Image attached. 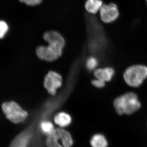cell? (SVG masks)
Masks as SVG:
<instances>
[{"label": "cell", "mask_w": 147, "mask_h": 147, "mask_svg": "<svg viewBox=\"0 0 147 147\" xmlns=\"http://www.w3.org/2000/svg\"><path fill=\"white\" fill-rule=\"evenodd\" d=\"M113 106L118 115H129L140 110L142 103L137 93L129 91L115 98Z\"/></svg>", "instance_id": "obj_1"}, {"label": "cell", "mask_w": 147, "mask_h": 147, "mask_svg": "<svg viewBox=\"0 0 147 147\" xmlns=\"http://www.w3.org/2000/svg\"><path fill=\"white\" fill-rule=\"evenodd\" d=\"M122 77L128 86L134 88H139L147 79V65L135 64L129 66L124 70Z\"/></svg>", "instance_id": "obj_2"}, {"label": "cell", "mask_w": 147, "mask_h": 147, "mask_svg": "<svg viewBox=\"0 0 147 147\" xmlns=\"http://www.w3.org/2000/svg\"><path fill=\"white\" fill-rule=\"evenodd\" d=\"M1 106L6 117L13 123L23 122L28 117L26 111L14 101L3 102Z\"/></svg>", "instance_id": "obj_3"}, {"label": "cell", "mask_w": 147, "mask_h": 147, "mask_svg": "<svg viewBox=\"0 0 147 147\" xmlns=\"http://www.w3.org/2000/svg\"><path fill=\"white\" fill-rule=\"evenodd\" d=\"M47 46H40L36 49V55L39 59L48 61L56 60L61 57L65 45L57 42H50Z\"/></svg>", "instance_id": "obj_4"}, {"label": "cell", "mask_w": 147, "mask_h": 147, "mask_svg": "<svg viewBox=\"0 0 147 147\" xmlns=\"http://www.w3.org/2000/svg\"><path fill=\"white\" fill-rule=\"evenodd\" d=\"M100 20L105 24H110L117 20L119 16L117 5L115 3L103 4L100 11Z\"/></svg>", "instance_id": "obj_5"}, {"label": "cell", "mask_w": 147, "mask_h": 147, "mask_svg": "<svg viewBox=\"0 0 147 147\" xmlns=\"http://www.w3.org/2000/svg\"><path fill=\"white\" fill-rule=\"evenodd\" d=\"M34 136L32 125L20 132L11 143L9 147H29Z\"/></svg>", "instance_id": "obj_6"}, {"label": "cell", "mask_w": 147, "mask_h": 147, "mask_svg": "<svg viewBox=\"0 0 147 147\" xmlns=\"http://www.w3.org/2000/svg\"><path fill=\"white\" fill-rule=\"evenodd\" d=\"M62 79L59 74L50 71L45 76L44 85L48 92L51 95L56 94L57 89L61 86Z\"/></svg>", "instance_id": "obj_7"}, {"label": "cell", "mask_w": 147, "mask_h": 147, "mask_svg": "<svg viewBox=\"0 0 147 147\" xmlns=\"http://www.w3.org/2000/svg\"><path fill=\"white\" fill-rule=\"evenodd\" d=\"M115 73V69L112 67L108 66L96 68L94 70V74L96 79H100L106 83L112 81Z\"/></svg>", "instance_id": "obj_8"}, {"label": "cell", "mask_w": 147, "mask_h": 147, "mask_svg": "<svg viewBox=\"0 0 147 147\" xmlns=\"http://www.w3.org/2000/svg\"><path fill=\"white\" fill-rule=\"evenodd\" d=\"M52 134L58 140L61 141L63 147H71L73 141L70 133L62 128L55 129Z\"/></svg>", "instance_id": "obj_9"}, {"label": "cell", "mask_w": 147, "mask_h": 147, "mask_svg": "<svg viewBox=\"0 0 147 147\" xmlns=\"http://www.w3.org/2000/svg\"><path fill=\"white\" fill-rule=\"evenodd\" d=\"M103 5L102 0H87L85 8L88 13L96 14L99 11Z\"/></svg>", "instance_id": "obj_10"}, {"label": "cell", "mask_w": 147, "mask_h": 147, "mask_svg": "<svg viewBox=\"0 0 147 147\" xmlns=\"http://www.w3.org/2000/svg\"><path fill=\"white\" fill-rule=\"evenodd\" d=\"M71 121V117L63 112L57 114L55 117V122L57 125L61 127H65L68 126Z\"/></svg>", "instance_id": "obj_11"}, {"label": "cell", "mask_w": 147, "mask_h": 147, "mask_svg": "<svg viewBox=\"0 0 147 147\" xmlns=\"http://www.w3.org/2000/svg\"><path fill=\"white\" fill-rule=\"evenodd\" d=\"M92 147H107L108 142L105 137L101 134L94 135L90 141Z\"/></svg>", "instance_id": "obj_12"}, {"label": "cell", "mask_w": 147, "mask_h": 147, "mask_svg": "<svg viewBox=\"0 0 147 147\" xmlns=\"http://www.w3.org/2000/svg\"><path fill=\"white\" fill-rule=\"evenodd\" d=\"M39 127V132L41 131L42 134L47 136L52 134L55 129L53 124L49 121H42L40 123Z\"/></svg>", "instance_id": "obj_13"}, {"label": "cell", "mask_w": 147, "mask_h": 147, "mask_svg": "<svg viewBox=\"0 0 147 147\" xmlns=\"http://www.w3.org/2000/svg\"><path fill=\"white\" fill-rule=\"evenodd\" d=\"M46 143L48 147H63L59 143V140L52 134L47 136Z\"/></svg>", "instance_id": "obj_14"}, {"label": "cell", "mask_w": 147, "mask_h": 147, "mask_svg": "<svg viewBox=\"0 0 147 147\" xmlns=\"http://www.w3.org/2000/svg\"><path fill=\"white\" fill-rule=\"evenodd\" d=\"M98 61L94 57H90L87 60L86 67L90 70H95L98 65Z\"/></svg>", "instance_id": "obj_15"}, {"label": "cell", "mask_w": 147, "mask_h": 147, "mask_svg": "<svg viewBox=\"0 0 147 147\" xmlns=\"http://www.w3.org/2000/svg\"><path fill=\"white\" fill-rule=\"evenodd\" d=\"M8 26L6 22L0 21V39L5 36L6 34L8 31Z\"/></svg>", "instance_id": "obj_16"}, {"label": "cell", "mask_w": 147, "mask_h": 147, "mask_svg": "<svg viewBox=\"0 0 147 147\" xmlns=\"http://www.w3.org/2000/svg\"><path fill=\"white\" fill-rule=\"evenodd\" d=\"M92 84L96 88H102L105 86L106 82L100 79L96 78V79H94L92 81Z\"/></svg>", "instance_id": "obj_17"}, {"label": "cell", "mask_w": 147, "mask_h": 147, "mask_svg": "<svg viewBox=\"0 0 147 147\" xmlns=\"http://www.w3.org/2000/svg\"><path fill=\"white\" fill-rule=\"evenodd\" d=\"M42 0H26L25 3L30 6H35L41 3Z\"/></svg>", "instance_id": "obj_18"}, {"label": "cell", "mask_w": 147, "mask_h": 147, "mask_svg": "<svg viewBox=\"0 0 147 147\" xmlns=\"http://www.w3.org/2000/svg\"><path fill=\"white\" fill-rule=\"evenodd\" d=\"M21 2L25 3L26 0H19Z\"/></svg>", "instance_id": "obj_19"}, {"label": "cell", "mask_w": 147, "mask_h": 147, "mask_svg": "<svg viewBox=\"0 0 147 147\" xmlns=\"http://www.w3.org/2000/svg\"><path fill=\"white\" fill-rule=\"evenodd\" d=\"M146 1L147 3V0H146Z\"/></svg>", "instance_id": "obj_20"}]
</instances>
